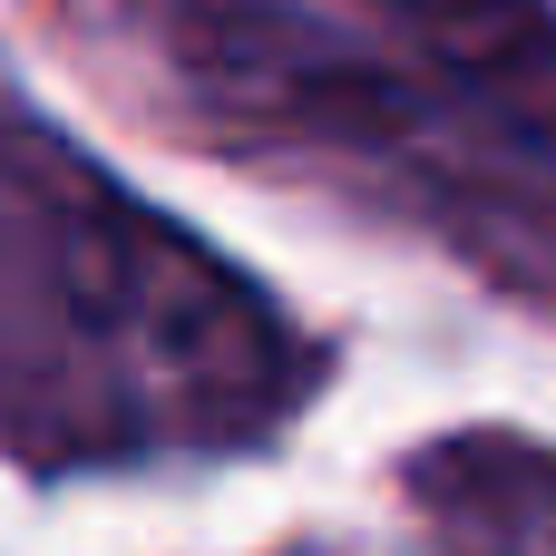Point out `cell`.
<instances>
[{"mask_svg":"<svg viewBox=\"0 0 556 556\" xmlns=\"http://www.w3.org/2000/svg\"><path fill=\"white\" fill-rule=\"evenodd\" d=\"M420 508L450 556H556V459L459 440L420 469Z\"/></svg>","mask_w":556,"mask_h":556,"instance_id":"7a4b0ae2","label":"cell"},{"mask_svg":"<svg viewBox=\"0 0 556 556\" xmlns=\"http://www.w3.org/2000/svg\"><path fill=\"white\" fill-rule=\"evenodd\" d=\"M205 20L244 78L489 176H556V20L538 0H205Z\"/></svg>","mask_w":556,"mask_h":556,"instance_id":"6da1fadb","label":"cell"}]
</instances>
